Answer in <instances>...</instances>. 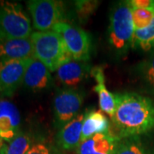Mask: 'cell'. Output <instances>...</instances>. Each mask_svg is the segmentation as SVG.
<instances>
[{
  "mask_svg": "<svg viewBox=\"0 0 154 154\" xmlns=\"http://www.w3.org/2000/svg\"><path fill=\"white\" fill-rule=\"evenodd\" d=\"M136 72L144 90L154 96V50L138 64Z\"/></svg>",
  "mask_w": 154,
  "mask_h": 154,
  "instance_id": "cell-17",
  "label": "cell"
},
{
  "mask_svg": "<svg viewBox=\"0 0 154 154\" xmlns=\"http://www.w3.org/2000/svg\"><path fill=\"white\" fill-rule=\"evenodd\" d=\"M53 31L60 33L74 60L88 62L91 57V38L82 28L67 22L56 24Z\"/></svg>",
  "mask_w": 154,
  "mask_h": 154,
  "instance_id": "cell-6",
  "label": "cell"
},
{
  "mask_svg": "<svg viewBox=\"0 0 154 154\" xmlns=\"http://www.w3.org/2000/svg\"><path fill=\"white\" fill-rule=\"evenodd\" d=\"M134 45L145 51L154 50V19L148 27L134 30Z\"/></svg>",
  "mask_w": 154,
  "mask_h": 154,
  "instance_id": "cell-20",
  "label": "cell"
},
{
  "mask_svg": "<svg viewBox=\"0 0 154 154\" xmlns=\"http://www.w3.org/2000/svg\"><path fill=\"white\" fill-rule=\"evenodd\" d=\"M90 75L94 78V80L97 82V84L94 87V91L96 94H98L99 96L100 110L112 117L116 107L115 95L111 94L105 86L104 69L101 66L94 67L92 68Z\"/></svg>",
  "mask_w": 154,
  "mask_h": 154,
  "instance_id": "cell-14",
  "label": "cell"
},
{
  "mask_svg": "<svg viewBox=\"0 0 154 154\" xmlns=\"http://www.w3.org/2000/svg\"><path fill=\"white\" fill-rule=\"evenodd\" d=\"M110 134L117 140L139 136L154 129L152 100L135 93H116Z\"/></svg>",
  "mask_w": 154,
  "mask_h": 154,
  "instance_id": "cell-1",
  "label": "cell"
},
{
  "mask_svg": "<svg viewBox=\"0 0 154 154\" xmlns=\"http://www.w3.org/2000/svg\"><path fill=\"white\" fill-rule=\"evenodd\" d=\"M130 1L115 4L110 14L108 41L111 50L117 56H125L134 46V25Z\"/></svg>",
  "mask_w": 154,
  "mask_h": 154,
  "instance_id": "cell-2",
  "label": "cell"
},
{
  "mask_svg": "<svg viewBox=\"0 0 154 154\" xmlns=\"http://www.w3.org/2000/svg\"><path fill=\"white\" fill-rule=\"evenodd\" d=\"M27 6L33 19V27L38 32L52 30L58 22L64 21L63 3L55 0H30Z\"/></svg>",
  "mask_w": 154,
  "mask_h": 154,
  "instance_id": "cell-5",
  "label": "cell"
},
{
  "mask_svg": "<svg viewBox=\"0 0 154 154\" xmlns=\"http://www.w3.org/2000/svg\"><path fill=\"white\" fill-rule=\"evenodd\" d=\"M31 38L0 40V61L34 58Z\"/></svg>",
  "mask_w": 154,
  "mask_h": 154,
  "instance_id": "cell-12",
  "label": "cell"
},
{
  "mask_svg": "<svg viewBox=\"0 0 154 154\" xmlns=\"http://www.w3.org/2000/svg\"><path fill=\"white\" fill-rule=\"evenodd\" d=\"M114 154H148L139 136L117 140Z\"/></svg>",
  "mask_w": 154,
  "mask_h": 154,
  "instance_id": "cell-18",
  "label": "cell"
},
{
  "mask_svg": "<svg viewBox=\"0 0 154 154\" xmlns=\"http://www.w3.org/2000/svg\"><path fill=\"white\" fill-rule=\"evenodd\" d=\"M32 138L25 133L20 132L8 145H5L2 148L4 154H26L31 148Z\"/></svg>",
  "mask_w": 154,
  "mask_h": 154,
  "instance_id": "cell-19",
  "label": "cell"
},
{
  "mask_svg": "<svg viewBox=\"0 0 154 154\" xmlns=\"http://www.w3.org/2000/svg\"><path fill=\"white\" fill-rule=\"evenodd\" d=\"M30 19L21 5L10 1H0V40L30 37Z\"/></svg>",
  "mask_w": 154,
  "mask_h": 154,
  "instance_id": "cell-4",
  "label": "cell"
},
{
  "mask_svg": "<svg viewBox=\"0 0 154 154\" xmlns=\"http://www.w3.org/2000/svg\"><path fill=\"white\" fill-rule=\"evenodd\" d=\"M21 116L17 106L7 100H0V138L10 142L20 131Z\"/></svg>",
  "mask_w": 154,
  "mask_h": 154,
  "instance_id": "cell-9",
  "label": "cell"
},
{
  "mask_svg": "<svg viewBox=\"0 0 154 154\" xmlns=\"http://www.w3.org/2000/svg\"><path fill=\"white\" fill-rule=\"evenodd\" d=\"M30 38L35 58L45 64L51 72L57 71L59 67L73 59L60 33L53 30L34 32Z\"/></svg>",
  "mask_w": 154,
  "mask_h": 154,
  "instance_id": "cell-3",
  "label": "cell"
},
{
  "mask_svg": "<svg viewBox=\"0 0 154 154\" xmlns=\"http://www.w3.org/2000/svg\"><path fill=\"white\" fill-rule=\"evenodd\" d=\"M52 77L50 69L42 62L33 58L28 67L23 78V86L34 92L48 89L52 86Z\"/></svg>",
  "mask_w": 154,
  "mask_h": 154,
  "instance_id": "cell-10",
  "label": "cell"
},
{
  "mask_svg": "<svg viewBox=\"0 0 154 154\" xmlns=\"http://www.w3.org/2000/svg\"><path fill=\"white\" fill-rule=\"evenodd\" d=\"M33 59L0 61V94L2 96L14 95L23 82L25 72Z\"/></svg>",
  "mask_w": 154,
  "mask_h": 154,
  "instance_id": "cell-8",
  "label": "cell"
},
{
  "mask_svg": "<svg viewBox=\"0 0 154 154\" xmlns=\"http://www.w3.org/2000/svg\"><path fill=\"white\" fill-rule=\"evenodd\" d=\"M0 154H4V152H3V151H2V149L0 150Z\"/></svg>",
  "mask_w": 154,
  "mask_h": 154,
  "instance_id": "cell-25",
  "label": "cell"
},
{
  "mask_svg": "<svg viewBox=\"0 0 154 154\" xmlns=\"http://www.w3.org/2000/svg\"><path fill=\"white\" fill-rule=\"evenodd\" d=\"M92 67L88 62L72 60L63 64L57 70V78L63 86L72 88L82 82L90 75Z\"/></svg>",
  "mask_w": 154,
  "mask_h": 154,
  "instance_id": "cell-11",
  "label": "cell"
},
{
  "mask_svg": "<svg viewBox=\"0 0 154 154\" xmlns=\"http://www.w3.org/2000/svg\"><path fill=\"white\" fill-rule=\"evenodd\" d=\"M84 114L81 142L97 134H110V122L103 111L88 110Z\"/></svg>",
  "mask_w": 154,
  "mask_h": 154,
  "instance_id": "cell-16",
  "label": "cell"
},
{
  "mask_svg": "<svg viewBox=\"0 0 154 154\" xmlns=\"http://www.w3.org/2000/svg\"><path fill=\"white\" fill-rule=\"evenodd\" d=\"M98 1H89V0H80L75 3V12L79 20L81 22H85L88 20L91 15L96 11L99 5Z\"/></svg>",
  "mask_w": 154,
  "mask_h": 154,
  "instance_id": "cell-22",
  "label": "cell"
},
{
  "mask_svg": "<svg viewBox=\"0 0 154 154\" xmlns=\"http://www.w3.org/2000/svg\"><path fill=\"white\" fill-rule=\"evenodd\" d=\"M117 139L110 134H97L77 147V154H114Z\"/></svg>",
  "mask_w": 154,
  "mask_h": 154,
  "instance_id": "cell-15",
  "label": "cell"
},
{
  "mask_svg": "<svg viewBox=\"0 0 154 154\" xmlns=\"http://www.w3.org/2000/svg\"><path fill=\"white\" fill-rule=\"evenodd\" d=\"M26 154H62L52 146H49L45 143L33 144L31 148L28 151Z\"/></svg>",
  "mask_w": 154,
  "mask_h": 154,
  "instance_id": "cell-23",
  "label": "cell"
},
{
  "mask_svg": "<svg viewBox=\"0 0 154 154\" xmlns=\"http://www.w3.org/2000/svg\"><path fill=\"white\" fill-rule=\"evenodd\" d=\"M84 100V94L75 88H62L56 93L53 101L54 126L61 129L76 116Z\"/></svg>",
  "mask_w": 154,
  "mask_h": 154,
  "instance_id": "cell-7",
  "label": "cell"
},
{
  "mask_svg": "<svg viewBox=\"0 0 154 154\" xmlns=\"http://www.w3.org/2000/svg\"><path fill=\"white\" fill-rule=\"evenodd\" d=\"M132 16L135 30L146 28L153 21L154 8L133 9Z\"/></svg>",
  "mask_w": 154,
  "mask_h": 154,
  "instance_id": "cell-21",
  "label": "cell"
},
{
  "mask_svg": "<svg viewBox=\"0 0 154 154\" xmlns=\"http://www.w3.org/2000/svg\"><path fill=\"white\" fill-rule=\"evenodd\" d=\"M132 9H148L154 8V1L152 0H132L130 1Z\"/></svg>",
  "mask_w": 154,
  "mask_h": 154,
  "instance_id": "cell-24",
  "label": "cell"
},
{
  "mask_svg": "<svg viewBox=\"0 0 154 154\" xmlns=\"http://www.w3.org/2000/svg\"><path fill=\"white\" fill-rule=\"evenodd\" d=\"M85 114L80 113L63 126L57 134V142L61 149L70 151L77 149L81 144Z\"/></svg>",
  "mask_w": 154,
  "mask_h": 154,
  "instance_id": "cell-13",
  "label": "cell"
}]
</instances>
